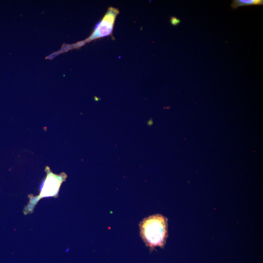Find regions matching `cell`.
<instances>
[{"instance_id":"6da1fadb","label":"cell","mask_w":263,"mask_h":263,"mask_svg":"<svg viewBox=\"0 0 263 263\" xmlns=\"http://www.w3.org/2000/svg\"><path fill=\"white\" fill-rule=\"evenodd\" d=\"M168 218L160 214L149 216L140 222V236L150 251L165 246L168 237Z\"/></svg>"},{"instance_id":"7a4b0ae2","label":"cell","mask_w":263,"mask_h":263,"mask_svg":"<svg viewBox=\"0 0 263 263\" xmlns=\"http://www.w3.org/2000/svg\"><path fill=\"white\" fill-rule=\"evenodd\" d=\"M119 12L117 9L110 7L101 20L96 24L92 33L88 38L74 44H63L58 51L46 56L45 58L53 59L60 54L73 49H78L94 39L112 36L114 21Z\"/></svg>"},{"instance_id":"3957f363","label":"cell","mask_w":263,"mask_h":263,"mask_svg":"<svg viewBox=\"0 0 263 263\" xmlns=\"http://www.w3.org/2000/svg\"><path fill=\"white\" fill-rule=\"evenodd\" d=\"M48 169L47 177L42 184L39 196L30 199V203L24 209V214H28L30 211H32L35 206L40 199L50 196L56 197L61 184L65 180L67 177L65 173L55 174L50 171L49 168Z\"/></svg>"},{"instance_id":"277c9868","label":"cell","mask_w":263,"mask_h":263,"mask_svg":"<svg viewBox=\"0 0 263 263\" xmlns=\"http://www.w3.org/2000/svg\"><path fill=\"white\" fill-rule=\"evenodd\" d=\"M263 5V0H233L230 7L234 10L239 7Z\"/></svg>"},{"instance_id":"5b68a950","label":"cell","mask_w":263,"mask_h":263,"mask_svg":"<svg viewBox=\"0 0 263 263\" xmlns=\"http://www.w3.org/2000/svg\"><path fill=\"white\" fill-rule=\"evenodd\" d=\"M180 19L177 17L172 16L170 18V23L173 26H177L180 23Z\"/></svg>"},{"instance_id":"8992f818","label":"cell","mask_w":263,"mask_h":263,"mask_svg":"<svg viewBox=\"0 0 263 263\" xmlns=\"http://www.w3.org/2000/svg\"><path fill=\"white\" fill-rule=\"evenodd\" d=\"M153 124V121L152 120V119H150L147 122V124L149 125V126H151Z\"/></svg>"}]
</instances>
